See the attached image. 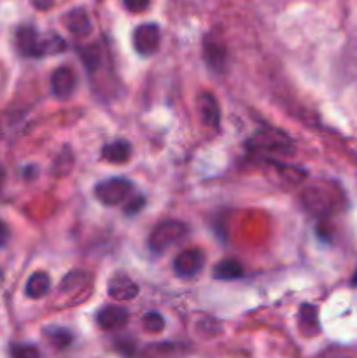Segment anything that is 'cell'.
Wrapping results in <instances>:
<instances>
[{
	"instance_id": "obj_23",
	"label": "cell",
	"mask_w": 357,
	"mask_h": 358,
	"mask_svg": "<svg viewBox=\"0 0 357 358\" xmlns=\"http://www.w3.org/2000/svg\"><path fill=\"white\" fill-rule=\"evenodd\" d=\"M142 205H144V199H142V198H139V199L135 198V199H133V201L128 205V208H126V212H128V213L139 212L140 206H142Z\"/></svg>"
},
{
	"instance_id": "obj_18",
	"label": "cell",
	"mask_w": 357,
	"mask_h": 358,
	"mask_svg": "<svg viewBox=\"0 0 357 358\" xmlns=\"http://www.w3.org/2000/svg\"><path fill=\"white\" fill-rule=\"evenodd\" d=\"M10 357L13 358H41V353L34 345H24V343H14L10 346Z\"/></svg>"
},
{
	"instance_id": "obj_22",
	"label": "cell",
	"mask_w": 357,
	"mask_h": 358,
	"mask_svg": "<svg viewBox=\"0 0 357 358\" xmlns=\"http://www.w3.org/2000/svg\"><path fill=\"white\" fill-rule=\"evenodd\" d=\"M31 6L35 7V9H41V10H48L49 7L52 6V2L55 0H30Z\"/></svg>"
},
{
	"instance_id": "obj_24",
	"label": "cell",
	"mask_w": 357,
	"mask_h": 358,
	"mask_svg": "<svg viewBox=\"0 0 357 358\" xmlns=\"http://www.w3.org/2000/svg\"><path fill=\"white\" fill-rule=\"evenodd\" d=\"M352 283L357 287V269H356V273H354V276H352Z\"/></svg>"
},
{
	"instance_id": "obj_6",
	"label": "cell",
	"mask_w": 357,
	"mask_h": 358,
	"mask_svg": "<svg viewBox=\"0 0 357 358\" xmlns=\"http://www.w3.org/2000/svg\"><path fill=\"white\" fill-rule=\"evenodd\" d=\"M205 266V255L200 248H188L175 257L174 268L175 273L181 276H195Z\"/></svg>"
},
{
	"instance_id": "obj_16",
	"label": "cell",
	"mask_w": 357,
	"mask_h": 358,
	"mask_svg": "<svg viewBox=\"0 0 357 358\" xmlns=\"http://www.w3.org/2000/svg\"><path fill=\"white\" fill-rule=\"evenodd\" d=\"M224 49L219 44H212V42H205V59L209 65H212L216 70H220L224 66Z\"/></svg>"
},
{
	"instance_id": "obj_8",
	"label": "cell",
	"mask_w": 357,
	"mask_h": 358,
	"mask_svg": "<svg viewBox=\"0 0 357 358\" xmlns=\"http://www.w3.org/2000/svg\"><path fill=\"white\" fill-rule=\"evenodd\" d=\"M128 320V311L121 306H105L98 311L97 322L104 331H115L121 329Z\"/></svg>"
},
{
	"instance_id": "obj_20",
	"label": "cell",
	"mask_w": 357,
	"mask_h": 358,
	"mask_svg": "<svg viewBox=\"0 0 357 358\" xmlns=\"http://www.w3.org/2000/svg\"><path fill=\"white\" fill-rule=\"evenodd\" d=\"M150 0H125V7L132 13H142L149 7Z\"/></svg>"
},
{
	"instance_id": "obj_1",
	"label": "cell",
	"mask_w": 357,
	"mask_h": 358,
	"mask_svg": "<svg viewBox=\"0 0 357 358\" xmlns=\"http://www.w3.org/2000/svg\"><path fill=\"white\" fill-rule=\"evenodd\" d=\"M16 45L21 55L30 56V58H41L46 55H58L65 51V41L59 35L52 34L48 37L38 35L34 28L23 27L16 34Z\"/></svg>"
},
{
	"instance_id": "obj_11",
	"label": "cell",
	"mask_w": 357,
	"mask_h": 358,
	"mask_svg": "<svg viewBox=\"0 0 357 358\" xmlns=\"http://www.w3.org/2000/svg\"><path fill=\"white\" fill-rule=\"evenodd\" d=\"M198 108L200 115H202L203 122L206 126H214L216 128L219 124V105H217V100L210 93H203L198 100Z\"/></svg>"
},
{
	"instance_id": "obj_21",
	"label": "cell",
	"mask_w": 357,
	"mask_h": 358,
	"mask_svg": "<svg viewBox=\"0 0 357 358\" xmlns=\"http://www.w3.org/2000/svg\"><path fill=\"white\" fill-rule=\"evenodd\" d=\"M7 240H9V227L4 220H0V248L7 243Z\"/></svg>"
},
{
	"instance_id": "obj_14",
	"label": "cell",
	"mask_w": 357,
	"mask_h": 358,
	"mask_svg": "<svg viewBox=\"0 0 357 358\" xmlns=\"http://www.w3.org/2000/svg\"><path fill=\"white\" fill-rule=\"evenodd\" d=\"M132 156V145L125 140H118L104 147V157L111 163H126Z\"/></svg>"
},
{
	"instance_id": "obj_7",
	"label": "cell",
	"mask_w": 357,
	"mask_h": 358,
	"mask_svg": "<svg viewBox=\"0 0 357 358\" xmlns=\"http://www.w3.org/2000/svg\"><path fill=\"white\" fill-rule=\"evenodd\" d=\"M77 87V76L70 66H58L51 76V91L58 98H69Z\"/></svg>"
},
{
	"instance_id": "obj_13",
	"label": "cell",
	"mask_w": 357,
	"mask_h": 358,
	"mask_svg": "<svg viewBox=\"0 0 357 358\" xmlns=\"http://www.w3.org/2000/svg\"><path fill=\"white\" fill-rule=\"evenodd\" d=\"M244 275V268L240 262L233 261V259H226V261L217 262L214 268V278L224 280V282H231V280H238Z\"/></svg>"
},
{
	"instance_id": "obj_19",
	"label": "cell",
	"mask_w": 357,
	"mask_h": 358,
	"mask_svg": "<svg viewBox=\"0 0 357 358\" xmlns=\"http://www.w3.org/2000/svg\"><path fill=\"white\" fill-rule=\"evenodd\" d=\"M49 338H51V341L55 343L58 348H65V346L72 341L70 332L65 331V329H52V331L49 332Z\"/></svg>"
},
{
	"instance_id": "obj_10",
	"label": "cell",
	"mask_w": 357,
	"mask_h": 358,
	"mask_svg": "<svg viewBox=\"0 0 357 358\" xmlns=\"http://www.w3.org/2000/svg\"><path fill=\"white\" fill-rule=\"evenodd\" d=\"M108 296L115 301H132L139 294V287L128 276H115L107 287Z\"/></svg>"
},
{
	"instance_id": "obj_2",
	"label": "cell",
	"mask_w": 357,
	"mask_h": 358,
	"mask_svg": "<svg viewBox=\"0 0 357 358\" xmlns=\"http://www.w3.org/2000/svg\"><path fill=\"white\" fill-rule=\"evenodd\" d=\"M188 234V226L181 220H163L149 234V248L156 254L181 241Z\"/></svg>"
},
{
	"instance_id": "obj_4",
	"label": "cell",
	"mask_w": 357,
	"mask_h": 358,
	"mask_svg": "<svg viewBox=\"0 0 357 358\" xmlns=\"http://www.w3.org/2000/svg\"><path fill=\"white\" fill-rule=\"evenodd\" d=\"M248 145L255 150H272V152H282L289 154L293 150V143L287 138L284 133L276 131V129H262V131L255 133L251 138Z\"/></svg>"
},
{
	"instance_id": "obj_15",
	"label": "cell",
	"mask_w": 357,
	"mask_h": 358,
	"mask_svg": "<svg viewBox=\"0 0 357 358\" xmlns=\"http://www.w3.org/2000/svg\"><path fill=\"white\" fill-rule=\"evenodd\" d=\"M303 201L304 205L308 206V210L318 213V215H324V213L331 212V203H329L328 196H324V192L321 191L312 189V191H308L307 194L303 196Z\"/></svg>"
},
{
	"instance_id": "obj_3",
	"label": "cell",
	"mask_w": 357,
	"mask_h": 358,
	"mask_svg": "<svg viewBox=\"0 0 357 358\" xmlns=\"http://www.w3.org/2000/svg\"><path fill=\"white\" fill-rule=\"evenodd\" d=\"M133 191V184L125 177H114L108 180L100 182L94 187V196L100 203L108 206L121 205Z\"/></svg>"
},
{
	"instance_id": "obj_5",
	"label": "cell",
	"mask_w": 357,
	"mask_h": 358,
	"mask_svg": "<svg viewBox=\"0 0 357 358\" xmlns=\"http://www.w3.org/2000/svg\"><path fill=\"white\" fill-rule=\"evenodd\" d=\"M160 28L154 23H144L133 31V45H135V51L142 56L154 55L160 48Z\"/></svg>"
},
{
	"instance_id": "obj_9",
	"label": "cell",
	"mask_w": 357,
	"mask_h": 358,
	"mask_svg": "<svg viewBox=\"0 0 357 358\" xmlns=\"http://www.w3.org/2000/svg\"><path fill=\"white\" fill-rule=\"evenodd\" d=\"M63 23L65 27L72 31L77 37H83V35H88L91 31V21L90 16H88L86 10L83 7H76V9H70L69 13L63 17Z\"/></svg>"
},
{
	"instance_id": "obj_12",
	"label": "cell",
	"mask_w": 357,
	"mask_h": 358,
	"mask_svg": "<svg viewBox=\"0 0 357 358\" xmlns=\"http://www.w3.org/2000/svg\"><path fill=\"white\" fill-rule=\"evenodd\" d=\"M49 287H51V278H49L48 273L37 271L28 278L27 285H24V294L30 299H38L49 292Z\"/></svg>"
},
{
	"instance_id": "obj_25",
	"label": "cell",
	"mask_w": 357,
	"mask_h": 358,
	"mask_svg": "<svg viewBox=\"0 0 357 358\" xmlns=\"http://www.w3.org/2000/svg\"><path fill=\"white\" fill-rule=\"evenodd\" d=\"M0 278H2V271H0Z\"/></svg>"
},
{
	"instance_id": "obj_17",
	"label": "cell",
	"mask_w": 357,
	"mask_h": 358,
	"mask_svg": "<svg viewBox=\"0 0 357 358\" xmlns=\"http://www.w3.org/2000/svg\"><path fill=\"white\" fill-rule=\"evenodd\" d=\"M142 325L147 332L156 334V332H161L164 329V318L161 317L158 311H150V313H147L146 317H144Z\"/></svg>"
}]
</instances>
